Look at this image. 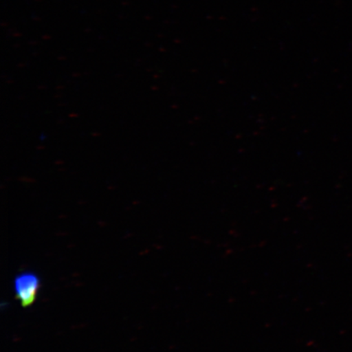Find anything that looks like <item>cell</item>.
<instances>
[{
  "mask_svg": "<svg viewBox=\"0 0 352 352\" xmlns=\"http://www.w3.org/2000/svg\"><path fill=\"white\" fill-rule=\"evenodd\" d=\"M16 298L23 307L32 305L36 298L39 289V280L36 276L25 272L16 276L14 281Z\"/></svg>",
  "mask_w": 352,
  "mask_h": 352,
  "instance_id": "1",
  "label": "cell"
}]
</instances>
